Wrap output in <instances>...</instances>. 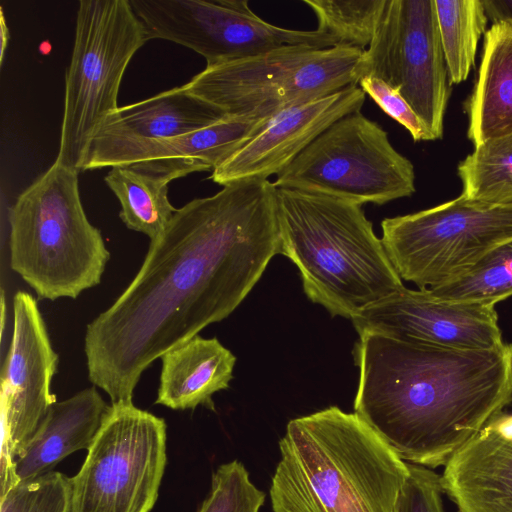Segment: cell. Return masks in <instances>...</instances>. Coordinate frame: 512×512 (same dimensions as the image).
<instances>
[{
  "mask_svg": "<svg viewBox=\"0 0 512 512\" xmlns=\"http://www.w3.org/2000/svg\"><path fill=\"white\" fill-rule=\"evenodd\" d=\"M277 188L229 183L177 209L126 289L86 327L90 382L130 403L143 372L175 346L228 317L279 254Z\"/></svg>",
  "mask_w": 512,
  "mask_h": 512,
  "instance_id": "cell-1",
  "label": "cell"
},
{
  "mask_svg": "<svg viewBox=\"0 0 512 512\" xmlns=\"http://www.w3.org/2000/svg\"><path fill=\"white\" fill-rule=\"evenodd\" d=\"M71 481L50 471L18 482L0 496V512H70Z\"/></svg>",
  "mask_w": 512,
  "mask_h": 512,
  "instance_id": "cell-27",
  "label": "cell"
},
{
  "mask_svg": "<svg viewBox=\"0 0 512 512\" xmlns=\"http://www.w3.org/2000/svg\"><path fill=\"white\" fill-rule=\"evenodd\" d=\"M462 195L486 203L512 201V134L487 140L457 167Z\"/></svg>",
  "mask_w": 512,
  "mask_h": 512,
  "instance_id": "cell-24",
  "label": "cell"
},
{
  "mask_svg": "<svg viewBox=\"0 0 512 512\" xmlns=\"http://www.w3.org/2000/svg\"><path fill=\"white\" fill-rule=\"evenodd\" d=\"M78 174L55 159L9 209L10 267L41 299H76L100 284L110 259L85 214Z\"/></svg>",
  "mask_w": 512,
  "mask_h": 512,
  "instance_id": "cell-5",
  "label": "cell"
},
{
  "mask_svg": "<svg viewBox=\"0 0 512 512\" xmlns=\"http://www.w3.org/2000/svg\"><path fill=\"white\" fill-rule=\"evenodd\" d=\"M359 73L397 89L434 140L442 138L450 93L435 0H386Z\"/></svg>",
  "mask_w": 512,
  "mask_h": 512,
  "instance_id": "cell-12",
  "label": "cell"
},
{
  "mask_svg": "<svg viewBox=\"0 0 512 512\" xmlns=\"http://www.w3.org/2000/svg\"><path fill=\"white\" fill-rule=\"evenodd\" d=\"M382 242L401 279L419 289L451 281L512 242V201L464 195L412 214L385 218Z\"/></svg>",
  "mask_w": 512,
  "mask_h": 512,
  "instance_id": "cell-8",
  "label": "cell"
},
{
  "mask_svg": "<svg viewBox=\"0 0 512 512\" xmlns=\"http://www.w3.org/2000/svg\"><path fill=\"white\" fill-rule=\"evenodd\" d=\"M486 15L493 24L512 28V0H482Z\"/></svg>",
  "mask_w": 512,
  "mask_h": 512,
  "instance_id": "cell-31",
  "label": "cell"
},
{
  "mask_svg": "<svg viewBox=\"0 0 512 512\" xmlns=\"http://www.w3.org/2000/svg\"><path fill=\"white\" fill-rule=\"evenodd\" d=\"M437 298L495 306L512 296V242L485 256L463 275L428 288Z\"/></svg>",
  "mask_w": 512,
  "mask_h": 512,
  "instance_id": "cell-25",
  "label": "cell"
},
{
  "mask_svg": "<svg viewBox=\"0 0 512 512\" xmlns=\"http://www.w3.org/2000/svg\"><path fill=\"white\" fill-rule=\"evenodd\" d=\"M148 40L129 0L79 2L65 75L58 162L79 171L94 131L119 107L118 93L129 62Z\"/></svg>",
  "mask_w": 512,
  "mask_h": 512,
  "instance_id": "cell-7",
  "label": "cell"
},
{
  "mask_svg": "<svg viewBox=\"0 0 512 512\" xmlns=\"http://www.w3.org/2000/svg\"><path fill=\"white\" fill-rule=\"evenodd\" d=\"M365 99V92L352 85L278 112L251 140L213 170L210 179L225 186L278 175L330 125L347 114L361 111Z\"/></svg>",
  "mask_w": 512,
  "mask_h": 512,
  "instance_id": "cell-15",
  "label": "cell"
},
{
  "mask_svg": "<svg viewBox=\"0 0 512 512\" xmlns=\"http://www.w3.org/2000/svg\"><path fill=\"white\" fill-rule=\"evenodd\" d=\"M351 321L359 336L377 334L432 347L485 350L505 343L495 306L445 301L428 288L404 286Z\"/></svg>",
  "mask_w": 512,
  "mask_h": 512,
  "instance_id": "cell-14",
  "label": "cell"
},
{
  "mask_svg": "<svg viewBox=\"0 0 512 512\" xmlns=\"http://www.w3.org/2000/svg\"><path fill=\"white\" fill-rule=\"evenodd\" d=\"M468 139L474 147L512 134V28L493 24L485 32L473 91L465 102Z\"/></svg>",
  "mask_w": 512,
  "mask_h": 512,
  "instance_id": "cell-21",
  "label": "cell"
},
{
  "mask_svg": "<svg viewBox=\"0 0 512 512\" xmlns=\"http://www.w3.org/2000/svg\"><path fill=\"white\" fill-rule=\"evenodd\" d=\"M270 487L273 512H396L408 463L337 406L289 421Z\"/></svg>",
  "mask_w": 512,
  "mask_h": 512,
  "instance_id": "cell-3",
  "label": "cell"
},
{
  "mask_svg": "<svg viewBox=\"0 0 512 512\" xmlns=\"http://www.w3.org/2000/svg\"><path fill=\"white\" fill-rule=\"evenodd\" d=\"M409 476L396 512H444L441 475L433 469L409 464Z\"/></svg>",
  "mask_w": 512,
  "mask_h": 512,
  "instance_id": "cell-30",
  "label": "cell"
},
{
  "mask_svg": "<svg viewBox=\"0 0 512 512\" xmlns=\"http://www.w3.org/2000/svg\"><path fill=\"white\" fill-rule=\"evenodd\" d=\"M223 117L184 85L119 106L94 131L79 171L109 167L115 157L135 146L195 131Z\"/></svg>",
  "mask_w": 512,
  "mask_h": 512,
  "instance_id": "cell-16",
  "label": "cell"
},
{
  "mask_svg": "<svg viewBox=\"0 0 512 512\" xmlns=\"http://www.w3.org/2000/svg\"><path fill=\"white\" fill-rule=\"evenodd\" d=\"M314 12L317 30L333 36L339 45L365 50L371 43L386 0H303Z\"/></svg>",
  "mask_w": 512,
  "mask_h": 512,
  "instance_id": "cell-26",
  "label": "cell"
},
{
  "mask_svg": "<svg viewBox=\"0 0 512 512\" xmlns=\"http://www.w3.org/2000/svg\"><path fill=\"white\" fill-rule=\"evenodd\" d=\"M279 253L298 268L307 297L352 319L404 287L362 205L277 188Z\"/></svg>",
  "mask_w": 512,
  "mask_h": 512,
  "instance_id": "cell-4",
  "label": "cell"
},
{
  "mask_svg": "<svg viewBox=\"0 0 512 512\" xmlns=\"http://www.w3.org/2000/svg\"><path fill=\"white\" fill-rule=\"evenodd\" d=\"M155 404L172 410H215L212 396L229 388L236 363L234 354L217 338H193L161 356Z\"/></svg>",
  "mask_w": 512,
  "mask_h": 512,
  "instance_id": "cell-19",
  "label": "cell"
},
{
  "mask_svg": "<svg viewBox=\"0 0 512 512\" xmlns=\"http://www.w3.org/2000/svg\"><path fill=\"white\" fill-rule=\"evenodd\" d=\"M449 84L465 81L488 17L482 0H435Z\"/></svg>",
  "mask_w": 512,
  "mask_h": 512,
  "instance_id": "cell-23",
  "label": "cell"
},
{
  "mask_svg": "<svg viewBox=\"0 0 512 512\" xmlns=\"http://www.w3.org/2000/svg\"><path fill=\"white\" fill-rule=\"evenodd\" d=\"M354 413L403 461L444 467L512 404V344L439 348L359 336Z\"/></svg>",
  "mask_w": 512,
  "mask_h": 512,
  "instance_id": "cell-2",
  "label": "cell"
},
{
  "mask_svg": "<svg viewBox=\"0 0 512 512\" xmlns=\"http://www.w3.org/2000/svg\"><path fill=\"white\" fill-rule=\"evenodd\" d=\"M360 48L286 45L211 67L184 84L225 116L267 119L301 103L357 85Z\"/></svg>",
  "mask_w": 512,
  "mask_h": 512,
  "instance_id": "cell-6",
  "label": "cell"
},
{
  "mask_svg": "<svg viewBox=\"0 0 512 512\" xmlns=\"http://www.w3.org/2000/svg\"><path fill=\"white\" fill-rule=\"evenodd\" d=\"M441 485L458 512H512V413L495 416L454 453Z\"/></svg>",
  "mask_w": 512,
  "mask_h": 512,
  "instance_id": "cell-17",
  "label": "cell"
},
{
  "mask_svg": "<svg viewBox=\"0 0 512 512\" xmlns=\"http://www.w3.org/2000/svg\"><path fill=\"white\" fill-rule=\"evenodd\" d=\"M97 389L85 388L55 402L14 462L17 482L35 478L78 450H88L109 411Z\"/></svg>",
  "mask_w": 512,
  "mask_h": 512,
  "instance_id": "cell-18",
  "label": "cell"
},
{
  "mask_svg": "<svg viewBox=\"0 0 512 512\" xmlns=\"http://www.w3.org/2000/svg\"><path fill=\"white\" fill-rule=\"evenodd\" d=\"M167 425L133 402L111 404L70 478V512H150L167 463Z\"/></svg>",
  "mask_w": 512,
  "mask_h": 512,
  "instance_id": "cell-10",
  "label": "cell"
},
{
  "mask_svg": "<svg viewBox=\"0 0 512 512\" xmlns=\"http://www.w3.org/2000/svg\"><path fill=\"white\" fill-rule=\"evenodd\" d=\"M359 85L388 116L408 130L414 142L434 140L431 132L397 89L372 76H363Z\"/></svg>",
  "mask_w": 512,
  "mask_h": 512,
  "instance_id": "cell-29",
  "label": "cell"
},
{
  "mask_svg": "<svg viewBox=\"0 0 512 512\" xmlns=\"http://www.w3.org/2000/svg\"><path fill=\"white\" fill-rule=\"evenodd\" d=\"M276 188L318 193L355 204L383 205L416 190L412 162L361 111L322 132L277 175Z\"/></svg>",
  "mask_w": 512,
  "mask_h": 512,
  "instance_id": "cell-9",
  "label": "cell"
},
{
  "mask_svg": "<svg viewBox=\"0 0 512 512\" xmlns=\"http://www.w3.org/2000/svg\"><path fill=\"white\" fill-rule=\"evenodd\" d=\"M265 493L251 481L244 464L233 460L212 475L211 489L198 512H260Z\"/></svg>",
  "mask_w": 512,
  "mask_h": 512,
  "instance_id": "cell-28",
  "label": "cell"
},
{
  "mask_svg": "<svg viewBox=\"0 0 512 512\" xmlns=\"http://www.w3.org/2000/svg\"><path fill=\"white\" fill-rule=\"evenodd\" d=\"M148 39L168 40L200 54L206 67L252 57L286 45H339L316 30H294L264 21L246 0H129Z\"/></svg>",
  "mask_w": 512,
  "mask_h": 512,
  "instance_id": "cell-11",
  "label": "cell"
},
{
  "mask_svg": "<svg viewBox=\"0 0 512 512\" xmlns=\"http://www.w3.org/2000/svg\"><path fill=\"white\" fill-rule=\"evenodd\" d=\"M0 39H1L0 59L2 62L4 55H5V50L8 46V42H9V29L6 24L5 16H4L2 9H0Z\"/></svg>",
  "mask_w": 512,
  "mask_h": 512,
  "instance_id": "cell-32",
  "label": "cell"
},
{
  "mask_svg": "<svg viewBox=\"0 0 512 512\" xmlns=\"http://www.w3.org/2000/svg\"><path fill=\"white\" fill-rule=\"evenodd\" d=\"M267 119L225 116L203 128L179 136L135 146L117 157L109 167L142 161L173 160L213 171L251 140Z\"/></svg>",
  "mask_w": 512,
  "mask_h": 512,
  "instance_id": "cell-22",
  "label": "cell"
},
{
  "mask_svg": "<svg viewBox=\"0 0 512 512\" xmlns=\"http://www.w3.org/2000/svg\"><path fill=\"white\" fill-rule=\"evenodd\" d=\"M198 171L197 166L183 161H142L111 167L104 181L121 205L119 217L125 226L153 241L177 210L169 201L168 184Z\"/></svg>",
  "mask_w": 512,
  "mask_h": 512,
  "instance_id": "cell-20",
  "label": "cell"
},
{
  "mask_svg": "<svg viewBox=\"0 0 512 512\" xmlns=\"http://www.w3.org/2000/svg\"><path fill=\"white\" fill-rule=\"evenodd\" d=\"M54 351L37 301L18 291L13 297V330L1 381V489L18 482L14 462L56 402L51 381L57 371Z\"/></svg>",
  "mask_w": 512,
  "mask_h": 512,
  "instance_id": "cell-13",
  "label": "cell"
}]
</instances>
